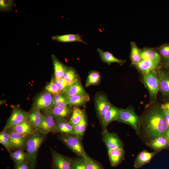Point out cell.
<instances>
[{
    "mask_svg": "<svg viewBox=\"0 0 169 169\" xmlns=\"http://www.w3.org/2000/svg\"><path fill=\"white\" fill-rule=\"evenodd\" d=\"M142 117L140 135L145 139L146 143L165 136L169 126L161 107L151 106Z\"/></svg>",
    "mask_w": 169,
    "mask_h": 169,
    "instance_id": "1",
    "label": "cell"
},
{
    "mask_svg": "<svg viewBox=\"0 0 169 169\" xmlns=\"http://www.w3.org/2000/svg\"><path fill=\"white\" fill-rule=\"evenodd\" d=\"M45 137V135L36 131L27 137L25 148L28 160L32 169H35L38 149Z\"/></svg>",
    "mask_w": 169,
    "mask_h": 169,
    "instance_id": "2",
    "label": "cell"
},
{
    "mask_svg": "<svg viewBox=\"0 0 169 169\" xmlns=\"http://www.w3.org/2000/svg\"><path fill=\"white\" fill-rule=\"evenodd\" d=\"M117 121L129 125L134 130L137 135H140L143 117L137 115L133 109L130 108L121 109Z\"/></svg>",
    "mask_w": 169,
    "mask_h": 169,
    "instance_id": "3",
    "label": "cell"
},
{
    "mask_svg": "<svg viewBox=\"0 0 169 169\" xmlns=\"http://www.w3.org/2000/svg\"><path fill=\"white\" fill-rule=\"evenodd\" d=\"M60 140L78 156L83 157L87 155L84 151L81 142V138L75 135L62 134Z\"/></svg>",
    "mask_w": 169,
    "mask_h": 169,
    "instance_id": "4",
    "label": "cell"
},
{
    "mask_svg": "<svg viewBox=\"0 0 169 169\" xmlns=\"http://www.w3.org/2000/svg\"><path fill=\"white\" fill-rule=\"evenodd\" d=\"M157 69L143 75L144 82L152 100L156 99L160 90V78Z\"/></svg>",
    "mask_w": 169,
    "mask_h": 169,
    "instance_id": "5",
    "label": "cell"
},
{
    "mask_svg": "<svg viewBox=\"0 0 169 169\" xmlns=\"http://www.w3.org/2000/svg\"><path fill=\"white\" fill-rule=\"evenodd\" d=\"M102 135L103 141L107 151L123 148L122 141L116 133L110 132L105 128H104Z\"/></svg>",
    "mask_w": 169,
    "mask_h": 169,
    "instance_id": "6",
    "label": "cell"
},
{
    "mask_svg": "<svg viewBox=\"0 0 169 169\" xmlns=\"http://www.w3.org/2000/svg\"><path fill=\"white\" fill-rule=\"evenodd\" d=\"M52 169H70L71 158L65 156L51 149Z\"/></svg>",
    "mask_w": 169,
    "mask_h": 169,
    "instance_id": "7",
    "label": "cell"
},
{
    "mask_svg": "<svg viewBox=\"0 0 169 169\" xmlns=\"http://www.w3.org/2000/svg\"><path fill=\"white\" fill-rule=\"evenodd\" d=\"M28 114L25 111L18 108L14 109L8 120L4 128L7 130L16 126L27 119Z\"/></svg>",
    "mask_w": 169,
    "mask_h": 169,
    "instance_id": "8",
    "label": "cell"
},
{
    "mask_svg": "<svg viewBox=\"0 0 169 169\" xmlns=\"http://www.w3.org/2000/svg\"><path fill=\"white\" fill-rule=\"evenodd\" d=\"M95 105L97 115L101 122L112 105L106 97L102 94L96 97Z\"/></svg>",
    "mask_w": 169,
    "mask_h": 169,
    "instance_id": "9",
    "label": "cell"
},
{
    "mask_svg": "<svg viewBox=\"0 0 169 169\" xmlns=\"http://www.w3.org/2000/svg\"><path fill=\"white\" fill-rule=\"evenodd\" d=\"M35 130L45 135L50 132H57L54 118L47 113L45 115L44 114L41 125Z\"/></svg>",
    "mask_w": 169,
    "mask_h": 169,
    "instance_id": "10",
    "label": "cell"
},
{
    "mask_svg": "<svg viewBox=\"0 0 169 169\" xmlns=\"http://www.w3.org/2000/svg\"><path fill=\"white\" fill-rule=\"evenodd\" d=\"M53 96L48 92H46L39 95L36 100L34 109L47 110L54 106Z\"/></svg>",
    "mask_w": 169,
    "mask_h": 169,
    "instance_id": "11",
    "label": "cell"
},
{
    "mask_svg": "<svg viewBox=\"0 0 169 169\" xmlns=\"http://www.w3.org/2000/svg\"><path fill=\"white\" fill-rule=\"evenodd\" d=\"M6 131L10 135L11 141V149H23L26 147L27 136L9 129Z\"/></svg>",
    "mask_w": 169,
    "mask_h": 169,
    "instance_id": "12",
    "label": "cell"
},
{
    "mask_svg": "<svg viewBox=\"0 0 169 169\" xmlns=\"http://www.w3.org/2000/svg\"><path fill=\"white\" fill-rule=\"evenodd\" d=\"M159 151H155L149 152L146 150L141 152L136 156L134 163V167L135 168H140L149 163L153 157Z\"/></svg>",
    "mask_w": 169,
    "mask_h": 169,
    "instance_id": "13",
    "label": "cell"
},
{
    "mask_svg": "<svg viewBox=\"0 0 169 169\" xmlns=\"http://www.w3.org/2000/svg\"><path fill=\"white\" fill-rule=\"evenodd\" d=\"M72 111L70 108L68 106H54L47 110L46 113L49 114L55 119H64L71 114Z\"/></svg>",
    "mask_w": 169,
    "mask_h": 169,
    "instance_id": "14",
    "label": "cell"
},
{
    "mask_svg": "<svg viewBox=\"0 0 169 169\" xmlns=\"http://www.w3.org/2000/svg\"><path fill=\"white\" fill-rule=\"evenodd\" d=\"M160 78V90L163 95L169 96V72L164 69L158 68Z\"/></svg>",
    "mask_w": 169,
    "mask_h": 169,
    "instance_id": "15",
    "label": "cell"
},
{
    "mask_svg": "<svg viewBox=\"0 0 169 169\" xmlns=\"http://www.w3.org/2000/svg\"><path fill=\"white\" fill-rule=\"evenodd\" d=\"M160 63L148 60H141L134 65L143 75L157 69L159 67Z\"/></svg>",
    "mask_w": 169,
    "mask_h": 169,
    "instance_id": "16",
    "label": "cell"
},
{
    "mask_svg": "<svg viewBox=\"0 0 169 169\" xmlns=\"http://www.w3.org/2000/svg\"><path fill=\"white\" fill-rule=\"evenodd\" d=\"M108 155L111 165L116 167L124 160L125 151L123 148H118L108 151Z\"/></svg>",
    "mask_w": 169,
    "mask_h": 169,
    "instance_id": "17",
    "label": "cell"
},
{
    "mask_svg": "<svg viewBox=\"0 0 169 169\" xmlns=\"http://www.w3.org/2000/svg\"><path fill=\"white\" fill-rule=\"evenodd\" d=\"M121 109L112 105L101 121L103 128H106L108 125L111 122L117 120Z\"/></svg>",
    "mask_w": 169,
    "mask_h": 169,
    "instance_id": "18",
    "label": "cell"
},
{
    "mask_svg": "<svg viewBox=\"0 0 169 169\" xmlns=\"http://www.w3.org/2000/svg\"><path fill=\"white\" fill-rule=\"evenodd\" d=\"M142 60H148L160 63L161 58L155 48L145 47L141 49Z\"/></svg>",
    "mask_w": 169,
    "mask_h": 169,
    "instance_id": "19",
    "label": "cell"
},
{
    "mask_svg": "<svg viewBox=\"0 0 169 169\" xmlns=\"http://www.w3.org/2000/svg\"><path fill=\"white\" fill-rule=\"evenodd\" d=\"M146 145L155 151H159L169 146V140L164 136L147 142Z\"/></svg>",
    "mask_w": 169,
    "mask_h": 169,
    "instance_id": "20",
    "label": "cell"
},
{
    "mask_svg": "<svg viewBox=\"0 0 169 169\" xmlns=\"http://www.w3.org/2000/svg\"><path fill=\"white\" fill-rule=\"evenodd\" d=\"M52 40L59 42L67 43L80 42L87 44L82 38V36L79 34H69L62 35H56L52 37Z\"/></svg>",
    "mask_w": 169,
    "mask_h": 169,
    "instance_id": "21",
    "label": "cell"
},
{
    "mask_svg": "<svg viewBox=\"0 0 169 169\" xmlns=\"http://www.w3.org/2000/svg\"><path fill=\"white\" fill-rule=\"evenodd\" d=\"M57 132L62 134L75 135L73 126L64 119H56L55 120Z\"/></svg>",
    "mask_w": 169,
    "mask_h": 169,
    "instance_id": "22",
    "label": "cell"
},
{
    "mask_svg": "<svg viewBox=\"0 0 169 169\" xmlns=\"http://www.w3.org/2000/svg\"><path fill=\"white\" fill-rule=\"evenodd\" d=\"M97 49L101 60L109 65L115 63L122 65L126 62L124 60L116 58L111 53L108 51H104L99 48Z\"/></svg>",
    "mask_w": 169,
    "mask_h": 169,
    "instance_id": "23",
    "label": "cell"
},
{
    "mask_svg": "<svg viewBox=\"0 0 169 169\" xmlns=\"http://www.w3.org/2000/svg\"><path fill=\"white\" fill-rule=\"evenodd\" d=\"M27 120V119L19 124L10 129L13 131L28 137L34 133L36 130Z\"/></svg>",
    "mask_w": 169,
    "mask_h": 169,
    "instance_id": "24",
    "label": "cell"
},
{
    "mask_svg": "<svg viewBox=\"0 0 169 169\" xmlns=\"http://www.w3.org/2000/svg\"><path fill=\"white\" fill-rule=\"evenodd\" d=\"M43 115L44 114L40 112V110L34 109L32 112L28 114L27 119L36 130L41 125Z\"/></svg>",
    "mask_w": 169,
    "mask_h": 169,
    "instance_id": "25",
    "label": "cell"
},
{
    "mask_svg": "<svg viewBox=\"0 0 169 169\" xmlns=\"http://www.w3.org/2000/svg\"><path fill=\"white\" fill-rule=\"evenodd\" d=\"M90 100L89 95H76L66 97L67 104L70 106H83Z\"/></svg>",
    "mask_w": 169,
    "mask_h": 169,
    "instance_id": "26",
    "label": "cell"
},
{
    "mask_svg": "<svg viewBox=\"0 0 169 169\" xmlns=\"http://www.w3.org/2000/svg\"><path fill=\"white\" fill-rule=\"evenodd\" d=\"M64 93L67 97L76 95L87 94L79 80L68 86Z\"/></svg>",
    "mask_w": 169,
    "mask_h": 169,
    "instance_id": "27",
    "label": "cell"
},
{
    "mask_svg": "<svg viewBox=\"0 0 169 169\" xmlns=\"http://www.w3.org/2000/svg\"><path fill=\"white\" fill-rule=\"evenodd\" d=\"M52 58L55 79L58 80L63 77L68 67L63 64L54 55H52Z\"/></svg>",
    "mask_w": 169,
    "mask_h": 169,
    "instance_id": "28",
    "label": "cell"
},
{
    "mask_svg": "<svg viewBox=\"0 0 169 169\" xmlns=\"http://www.w3.org/2000/svg\"><path fill=\"white\" fill-rule=\"evenodd\" d=\"M130 44L131 51L130 57L131 64L134 65L142 60L141 57V49L138 48L134 42H131Z\"/></svg>",
    "mask_w": 169,
    "mask_h": 169,
    "instance_id": "29",
    "label": "cell"
},
{
    "mask_svg": "<svg viewBox=\"0 0 169 169\" xmlns=\"http://www.w3.org/2000/svg\"><path fill=\"white\" fill-rule=\"evenodd\" d=\"M84 111L77 106L73 107L69 123L72 125H76L81 121Z\"/></svg>",
    "mask_w": 169,
    "mask_h": 169,
    "instance_id": "30",
    "label": "cell"
},
{
    "mask_svg": "<svg viewBox=\"0 0 169 169\" xmlns=\"http://www.w3.org/2000/svg\"><path fill=\"white\" fill-rule=\"evenodd\" d=\"M10 155L11 159L15 164L28 161L27 154L23 149L16 150L13 152H10Z\"/></svg>",
    "mask_w": 169,
    "mask_h": 169,
    "instance_id": "31",
    "label": "cell"
},
{
    "mask_svg": "<svg viewBox=\"0 0 169 169\" xmlns=\"http://www.w3.org/2000/svg\"><path fill=\"white\" fill-rule=\"evenodd\" d=\"M87 125L86 117L84 112L80 122L78 124L73 126L75 134L81 138L85 132Z\"/></svg>",
    "mask_w": 169,
    "mask_h": 169,
    "instance_id": "32",
    "label": "cell"
},
{
    "mask_svg": "<svg viewBox=\"0 0 169 169\" xmlns=\"http://www.w3.org/2000/svg\"><path fill=\"white\" fill-rule=\"evenodd\" d=\"M63 77L68 86L71 85L79 80L76 71L71 68H68Z\"/></svg>",
    "mask_w": 169,
    "mask_h": 169,
    "instance_id": "33",
    "label": "cell"
},
{
    "mask_svg": "<svg viewBox=\"0 0 169 169\" xmlns=\"http://www.w3.org/2000/svg\"><path fill=\"white\" fill-rule=\"evenodd\" d=\"M0 143L10 153L11 147V141L9 134L3 130L0 133Z\"/></svg>",
    "mask_w": 169,
    "mask_h": 169,
    "instance_id": "34",
    "label": "cell"
},
{
    "mask_svg": "<svg viewBox=\"0 0 169 169\" xmlns=\"http://www.w3.org/2000/svg\"><path fill=\"white\" fill-rule=\"evenodd\" d=\"M83 157L86 169H104L99 162L93 159L87 155Z\"/></svg>",
    "mask_w": 169,
    "mask_h": 169,
    "instance_id": "35",
    "label": "cell"
},
{
    "mask_svg": "<svg viewBox=\"0 0 169 169\" xmlns=\"http://www.w3.org/2000/svg\"><path fill=\"white\" fill-rule=\"evenodd\" d=\"M100 79V75L99 72L96 71L90 72L87 78L85 86L88 87L97 84Z\"/></svg>",
    "mask_w": 169,
    "mask_h": 169,
    "instance_id": "36",
    "label": "cell"
},
{
    "mask_svg": "<svg viewBox=\"0 0 169 169\" xmlns=\"http://www.w3.org/2000/svg\"><path fill=\"white\" fill-rule=\"evenodd\" d=\"M154 48L159 54L161 59L169 58V43H165Z\"/></svg>",
    "mask_w": 169,
    "mask_h": 169,
    "instance_id": "37",
    "label": "cell"
},
{
    "mask_svg": "<svg viewBox=\"0 0 169 169\" xmlns=\"http://www.w3.org/2000/svg\"><path fill=\"white\" fill-rule=\"evenodd\" d=\"M70 169H86L83 157L72 159Z\"/></svg>",
    "mask_w": 169,
    "mask_h": 169,
    "instance_id": "38",
    "label": "cell"
},
{
    "mask_svg": "<svg viewBox=\"0 0 169 169\" xmlns=\"http://www.w3.org/2000/svg\"><path fill=\"white\" fill-rule=\"evenodd\" d=\"M14 1L12 0H0L1 12H8L11 10L13 5Z\"/></svg>",
    "mask_w": 169,
    "mask_h": 169,
    "instance_id": "39",
    "label": "cell"
},
{
    "mask_svg": "<svg viewBox=\"0 0 169 169\" xmlns=\"http://www.w3.org/2000/svg\"><path fill=\"white\" fill-rule=\"evenodd\" d=\"M46 89L51 94L55 95L61 93L53 79H52L50 83L46 87Z\"/></svg>",
    "mask_w": 169,
    "mask_h": 169,
    "instance_id": "40",
    "label": "cell"
},
{
    "mask_svg": "<svg viewBox=\"0 0 169 169\" xmlns=\"http://www.w3.org/2000/svg\"><path fill=\"white\" fill-rule=\"evenodd\" d=\"M14 169H32V168L29 162L28 161H27L15 164Z\"/></svg>",
    "mask_w": 169,
    "mask_h": 169,
    "instance_id": "41",
    "label": "cell"
},
{
    "mask_svg": "<svg viewBox=\"0 0 169 169\" xmlns=\"http://www.w3.org/2000/svg\"><path fill=\"white\" fill-rule=\"evenodd\" d=\"M68 104L66 101V97L64 95L59 100L54 102V106H68Z\"/></svg>",
    "mask_w": 169,
    "mask_h": 169,
    "instance_id": "42",
    "label": "cell"
},
{
    "mask_svg": "<svg viewBox=\"0 0 169 169\" xmlns=\"http://www.w3.org/2000/svg\"><path fill=\"white\" fill-rule=\"evenodd\" d=\"M163 59V61L161 60V62H162V63L160 62V64H163L164 67L166 68H169V58Z\"/></svg>",
    "mask_w": 169,
    "mask_h": 169,
    "instance_id": "43",
    "label": "cell"
},
{
    "mask_svg": "<svg viewBox=\"0 0 169 169\" xmlns=\"http://www.w3.org/2000/svg\"><path fill=\"white\" fill-rule=\"evenodd\" d=\"M64 95L62 94L61 93L54 95L53 96L54 102L59 100Z\"/></svg>",
    "mask_w": 169,
    "mask_h": 169,
    "instance_id": "44",
    "label": "cell"
},
{
    "mask_svg": "<svg viewBox=\"0 0 169 169\" xmlns=\"http://www.w3.org/2000/svg\"><path fill=\"white\" fill-rule=\"evenodd\" d=\"M161 107L162 109L166 110L169 113V102L162 104Z\"/></svg>",
    "mask_w": 169,
    "mask_h": 169,
    "instance_id": "45",
    "label": "cell"
},
{
    "mask_svg": "<svg viewBox=\"0 0 169 169\" xmlns=\"http://www.w3.org/2000/svg\"><path fill=\"white\" fill-rule=\"evenodd\" d=\"M162 110L164 112L165 118L169 126V113L166 110L164 109H162Z\"/></svg>",
    "mask_w": 169,
    "mask_h": 169,
    "instance_id": "46",
    "label": "cell"
},
{
    "mask_svg": "<svg viewBox=\"0 0 169 169\" xmlns=\"http://www.w3.org/2000/svg\"><path fill=\"white\" fill-rule=\"evenodd\" d=\"M165 136L169 140V127L168 129Z\"/></svg>",
    "mask_w": 169,
    "mask_h": 169,
    "instance_id": "47",
    "label": "cell"
}]
</instances>
